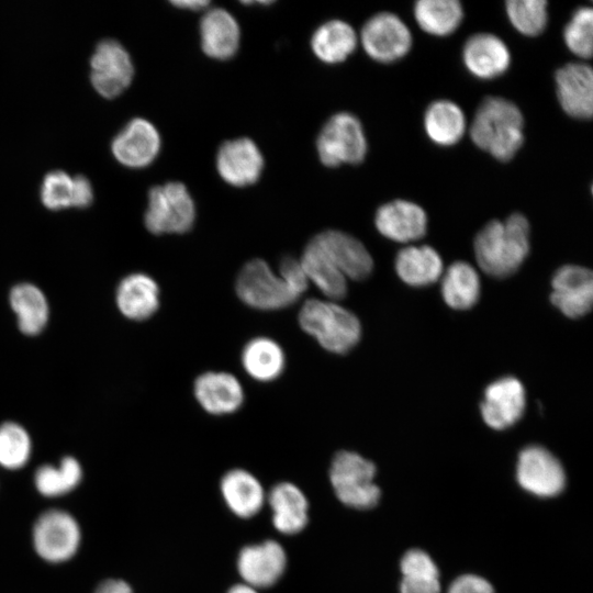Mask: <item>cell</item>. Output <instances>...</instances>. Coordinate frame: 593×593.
<instances>
[{"label": "cell", "mask_w": 593, "mask_h": 593, "mask_svg": "<svg viewBox=\"0 0 593 593\" xmlns=\"http://www.w3.org/2000/svg\"><path fill=\"white\" fill-rule=\"evenodd\" d=\"M474 256L481 269L495 278L513 275L529 253V224L519 213L489 222L474 238Z\"/></svg>", "instance_id": "cell-1"}, {"label": "cell", "mask_w": 593, "mask_h": 593, "mask_svg": "<svg viewBox=\"0 0 593 593\" xmlns=\"http://www.w3.org/2000/svg\"><path fill=\"white\" fill-rule=\"evenodd\" d=\"M523 128V114L516 104L501 97H489L479 105L470 134L479 148L506 161L521 148L524 142Z\"/></svg>", "instance_id": "cell-2"}, {"label": "cell", "mask_w": 593, "mask_h": 593, "mask_svg": "<svg viewBox=\"0 0 593 593\" xmlns=\"http://www.w3.org/2000/svg\"><path fill=\"white\" fill-rule=\"evenodd\" d=\"M301 328L327 351L346 354L359 342L361 325L349 310L331 300L310 299L299 312Z\"/></svg>", "instance_id": "cell-3"}, {"label": "cell", "mask_w": 593, "mask_h": 593, "mask_svg": "<svg viewBox=\"0 0 593 593\" xmlns=\"http://www.w3.org/2000/svg\"><path fill=\"white\" fill-rule=\"evenodd\" d=\"M194 221V201L183 183L170 181L150 188L144 215L150 233L182 234L191 230Z\"/></svg>", "instance_id": "cell-4"}, {"label": "cell", "mask_w": 593, "mask_h": 593, "mask_svg": "<svg viewBox=\"0 0 593 593\" xmlns=\"http://www.w3.org/2000/svg\"><path fill=\"white\" fill-rule=\"evenodd\" d=\"M376 466L354 451L342 450L332 461L329 478L338 500L355 508H371L380 499Z\"/></svg>", "instance_id": "cell-5"}, {"label": "cell", "mask_w": 593, "mask_h": 593, "mask_svg": "<svg viewBox=\"0 0 593 593\" xmlns=\"http://www.w3.org/2000/svg\"><path fill=\"white\" fill-rule=\"evenodd\" d=\"M316 150L320 160L327 167L362 161L367 139L360 121L348 112L332 115L318 133Z\"/></svg>", "instance_id": "cell-6"}, {"label": "cell", "mask_w": 593, "mask_h": 593, "mask_svg": "<svg viewBox=\"0 0 593 593\" xmlns=\"http://www.w3.org/2000/svg\"><path fill=\"white\" fill-rule=\"evenodd\" d=\"M235 289L246 305L265 311L287 307L299 299L280 275L259 258L244 265L237 276Z\"/></svg>", "instance_id": "cell-7"}, {"label": "cell", "mask_w": 593, "mask_h": 593, "mask_svg": "<svg viewBox=\"0 0 593 593\" xmlns=\"http://www.w3.org/2000/svg\"><path fill=\"white\" fill-rule=\"evenodd\" d=\"M81 541L76 518L66 511L48 510L40 515L33 527V546L45 561L58 563L72 558Z\"/></svg>", "instance_id": "cell-8"}, {"label": "cell", "mask_w": 593, "mask_h": 593, "mask_svg": "<svg viewBox=\"0 0 593 593\" xmlns=\"http://www.w3.org/2000/svg\"><path fill=\"white\" fill-rule=\"evenodd\" d=\"M134 65L127 49L116 40L98 43L90 58V82L105 99L122 94L134 78Z\"/></svg>", "instance_id": "cell-9"}, {"label": "cell", "mask_w": 593, "mask_h": 593, "mask_svg": "<svg viewBox=\"0 0 593 593\" xmlns=\"http://www.w3.org/2000/svg\"><path fill=\"white\" fill-rule=\"evenodd\" d=\"M360 42L365 52L380 63H392L406 55L412 35L406 24L395 14L381 12L362 26Z\"/></svg>", "instance_id": "cell-10"}, {"label": "cell", "mask_w": 593, "mask_h": 593, "mask_svg": "<svg viewBox=\"0 0 593 593\" xmlns=\"http://www.w3.org/2000/svg\"><path fill=\"white\" fill-rule=\"evenodd\" d=\"M516 479L524 490L539 497L555 496L566 485L560 461L546 448L535 445L519 452Z\"/></svg>", "instance_id": "cell-11"}, {"label": "cell", "mask_w": 593, "mask_h": 593, "mask_svg": "<svg viewBox=\"0 0 593 593\" xmlns=\"http://www.w3.org/2000/svg\"><path fill=\"white\" fill-rule=\"evenodd\" d=\"M161 138L155 125L146 119L134 118L113 137L111 152L124 167L139 169L149 166L158 156Z\"/></svg>", "instance_id": "cell-12"}, {"label": "cell", "mask_w": 593, "mask_h": 593, "mask_svg": "<svg viewBox=\"0 0 593 593\" xmlns=\"http://www.w3.org/2000/svg\"><path fill=\"white\" fill-rule=\"evenodd\" d=\"M480 405L481 415L488 426L502 430L521 419L526 406V394L522 382L515 377H503L489 384Z\"/></svg>", "instance_id": "cell-13"}, {"label": "cell", "mask_w": 593, "mask_h": 593, "mask_svg": "<svg viewBox=\"0 0 593 593\" xmlns=\"http://www.w3.org/2000/svg\"><path fill=\"white\" fill-rule=\"evenodd\" d=\"M220 177L233 187H247L260 178L264 157L255 142L239 137L224 142L216 154Z\"/></svg>", "instance_id": "cell-14"}, {"label": "cell", "mask_w": 593, "mask_h": 593, "mask_svg": "<svg viewBox=\"0 0 593 593\" xmlns=\"http://www.w3.org/2000/svg\"><path fill=\"white\" fill-rule=\"evenodd\" d=\"M550 300L562 314L571 318L584 316L592 307L593 275L585 267L566 265L551 280Z\"/></svg>", "instance_id": "cell-15"}, {"label": "cell", "mask_w": 593, "mask_h": 593, "mask_svg": "<svg viewBox=\"0 0 593 593\" xmlns=\"http://www.w3.org/2000/svg\"><path fill=\"white\" fill-rule=\"evenodd\" d=\"M312 239L346 279L363 280L372 272V257L356 237L342 231L327 230Z\"/></svg>", "instance_id": "cell-16"}, {"label": "cell", "mask_w": 593, "mask_h": 593, "mask_svg": "<svg viewBox=\"0 0 593 593\" xmlns=\"http://www.w3.org/2000/svg\"><path fill=\"white\" fill-rule=\"evenodd\" d=\"M287 566V556L280 544L266 540L244 547L237 559V569L245 584L255 589L275 584Z\"/></svg>", "instance_id": "cell-17"}, {"label": "cell", "mask_w": 593, "mask_h": 593, "mask_svg": "<svg viewBox=\"0 0 593 593\" xmlns=\"http://www.w3.org/2000/svg\"><path fill=\"white\" fill-rule=\"evenodd\" d=\"M557 96L563 111L575 119L593 113V72L583 63H570L556 72Z\"/></svg>", "instance_id": "cell-18"}, {"label": "cell", "mask_w": 593, "mask_h": 593, "mask_svg": "<svg viewBox=\"0 0 593 593\" xmlns=\"http://www.w3.org/2000/svg\"><path fill=\"white\" fill-rule=\"evenodd\" d=\"M374 223L384 237L399 243H410L425 235L427 215L414 202L394 200L378 209Z\"/></svg>", "instance_id": "cell-19"}, {"label": "cell", "mask_w": 593, "mask_h": 593, "mask_svg": "<svg viewBox=\"0 0 593 593\" xmlns=\"http://www.w3.org/2000/svg\"><path fill=\"white\" fill-rule=\"evenodd\" d=\"M193 393L202 409L213 415L234 413L244 402L240 382L228 372L200 374L194 381Z\"/></svg>", "instance_id": "cell-20"}, {"label": "cell", "mask_w": 593, "mask_h": 593, "mask_svg": "<svg viewBox=\"0 0 593 593\" xmlns=\"http://www.w3.org/2000/svg\"><path fill=\"white\" fill-rule=\"evenodd\" d=\"M200 42L203 53L214 59L232 58L240 43L236 19L223 8H211L200 21Z\"/></svg>", "instance_id": "cell-21"}, {"label": "cell", "mask_w": 593, "mask_h": 593, "mask_svg": "<svg viewBox=\"0 0 593 593\" xmlns=\"http://www.w3.org/2000/svg\"><path fill=\"white\" fill-rule=\"evenodd\" d=\"M462 59L474 77L493 79L506 71L511 55L506 44L500 37L490 33H479L466 42Z\"/></svg>", "instance_id": "cell-22"}, {"label": "cell", "mask_w": 593, "mask_h": 593, "mask_svg": "<svg viewBox=\"0 0 593 593\" xmlns=\"http://www.w3.org/2000/svg\"><path fill=\"white\" fill-rule=\"evenodd\" d=\"M115 302L120 312L128 320H147L158 310L159 287L146 273H131L120 281Z\"/></svg>", "instance_id": "cell-23"}, {"label": "cell", "mask_w": 593, "mask_h": 593, "mask_svg": "<svg viewBox=\"0 0 593 593\" xmlns=\"http://www.w3.org/2000/svg\"><path fill=\"white\" fill-rule=\"evenodd\" d=\"M268 502L277 530L292 535L305 527L309 505L298 486L289 482L276 484L268 495Z\"/></svg>", "instance_id": "cell-24"}, {"label": "cell", "mask_w": 593, "mask_h": 593, "mask_svg": "<svg viewBox=\"0 0 593 593\" xmlns=\"http://www.w3.org/2000/svg\"><path fill=\"white\" fill-rule=\"evenodd\" d=\"M299 261L307 281H312L328 300H342L347 294L346 277L313 239L305 246Z\"/></svg>", "instance_id": "cell-25"}, {"label": "cell", "mask_w": 593, "mask_h": 593, "mask_svg": "<svg viewBox=\"0 0 593 593\" xmlns=\"http://www.w3.org/2000/svg\"><path fill=\"white\" fill-rule=\"evenodd\" d=\"M9 302L16 315L19 329L29 336L40 334L47 325L49 306L44 292L33 283L15 284L9 294Z\"/></svg>", "instance_id": "cell-26"}, {"label": "cell", "mask_w": 593, "mask_h": 593, "mask_svg": "<svg viewBox=\"0 0 593 593\" xmlns=\"http://www.w3.org/2000/svg\"><path fill=\"white\" fill-rule=\"evenodd\" d=\"M395 271L406 284L425 287L439 279L443 273V260L428 245L407 246L395 257Z\"/></svg>", "instance_id": "cell-27"}, {"label": "cell", "mask_w": 593, "mask_h": 593, "mask_svg": "<svg viewBox=\"0 0 593 593\" xmlns=\"http://www.w3.org/2000/svg\"><path fill=\"white\" fill-rule=\"evenodd\" d=\"M221 491L230 510L243 518L257 514L265 502L260 482L242 469L232 470L223 477Z\"/></svg>", "instance_id": "cell-28"}, {"label": "cell", "mask_w": 593, "mask_h": 593, "mask_svg": "<svg viewBox=\"0 0 593 593\" xmlns=\"http://www.w3.org/2000/svg\"><path fill=\"white\" fill-rule=\"evenodd\" d=\"M357 34L347 22L329 20L320 25L311 38L314 55L325 64L344 61L357 46Z\"/></svg>", "instance_id": "cell-29"}, {"label": "cell", "mask_w": 593, "mask_h": 593, "mask_svg": "<svg viewBox=\"0 0 593 593\" xmlns=\"http://www.w3.org/2000/svg\"><path fill=\"white\" fill-rule=\"evenodd\" d=\"M242 365L253 379L268 382L283 372L286 356L283 349L273 339L256 337L244 346Z\"/></svg>", "instance_id": "cell-30"}, {"label": "cell", "mask_w": 593, "mask_h": 593, "mask_svg": "<svg viewBox=\"0 0 593 593\" xmlns=\"http://www.w3.org/2000/svg\"><path fill=\"white\" fill-rule=\"evenodd\" d=\"M424 126L435 144L451 146L463 136L466 118L462 110L452 101L437 100L427 108Z\"/></svg>", "instance_id": "cell-31"}, {"label": "cell", "mask_w": 593, "mask_h": 593, "mask_svg": "<svg viewBox=\"0 0 593 593\" xmlns=\"http://www.w3.org/2000/svg\"><path fill=\"white\" fill-rule=\"evenodd\" d=\"M441 294L455 310L472 307L480 296V278L475 269L466 261L451 264L441 280Z\"/></svg>", "instance_id": "cell-32"}, {"label": "cell", "mask_w": 593, "mask_h": 593, "mask_svg": "<svg viewBox=\"0 0 593 593\" xmlns=\"http://www.w3.org/2000/svg\"><path fill=\"white\" fill-rule=\"evenodd\" d=\"M414 16L425 32L446 36L459 26L463 11L457 0H419L415 3Z\"/></svg>", "instance_id": "cell-33"}, {"label": "cell", "mask_w": 593, "mask_h": 593, "mask_svg": "<svg viewBox=\"0 0 593 593\" xmlns=\"http://www.w3.org/2000/svg\"><path fill=\"white\" fill-rule=\"evenodd\" d=\"M82 479V469L74 457H64L58 466L43 465L34 474L37 491L47 497H56L72 491Z\"/></svg>", "instance_id": "cell-34"}, {"label": "cell", "mask_w": 593, "mask_h": 593, "mask_svg": "<svg viewBox=\"0 0 593 593\" xmlns=\"http://www.w3.org/2000/svg\"><path fill=\"white\" fill-rule=\"evenodd\" d=\"M32 454V440L26 429L15 422L0 425V466L16 470L23 468Z\"/></svg>", "instance_id": "cell-35"}, {"label": "cell", "mask_w": 593, "mask_h": 593, "mask_svg": "<svg viewBox=\"0 0 593 593\" xmlns=\"http://www.w3.org/2000/svg\"><path fill=\"white\" fill-rule=\"evenodd\" d=\"M506 13L512 25L522 34L536 36L547 25V1L545 0H510Z\"/></svg>", "instance_id": "cell-36"}, {"label": "cell", "mask_w": 593, "mask_h": 593, "mask_svg": "<svg viewBox=\"0 0 593 593\" xmlns=\"http://www.w3.org/2000/svg\"><path fill=\"white\" fill-rule=\"evenodd\" d=\"M593 10L581 7L574 11L563 30V38L568 48L581 58L592 55Z\"/></svg>", "instance_id": "cell-37"}, {"label": "cell", "mask_w": 593, "mask_h": 593, "mask_svg": "<svg viewBox=\"0 0 593 593\" xmlns=\"http://www.w3.org/2000/svg\"><path fill=\"white\" fill-rule=\"evenodd\" d=\"M74 177L64 170H52L45 175L40 188L42 204L51 211L71 208Z\"/></svg>", "instance_id": "cell-38"}, {"label": "cell", "mask_w": 593, "mask_h": 593, "mask_svg": "<svg viewBox=\"0 0 593 593\" xmlns=\"http://www.w3.org/2000/svg\"><path fill=\"white\" fill-rule=\"evenodd\" d=\"M400 568L402 578L439 579L435 562L421 549L406 551L401 559Z\"/></svg>", "instance_id": "cell-39"}, {"label": "cell", "mask_w": 593, "mask_h": 593, "mask_svg": "<svg viewBox=\"0 0 593 593\" xmlns=\"http://www.w3.org/2000/svg\"><path fill=\"white\" fill-rule=\"evenodd\" d=\"M278 273L298 298L306 291L309 281L298 259L284 257Z\"/></svg>", "instance_id": "cell-40"}, {"label": "cell", "mask_w": 593, "mask_h": 593, "mask_svg": "<svg viewBox=\"0 0 593 593\" xmlns=\"http://www.w3.org/2000/svg\"><path fill=\"white\" fill-rule=\"evenodd\" d=\"M448 593H494V591L488 580L475 574H463L450 584Z\"/></svg>", "instance_id": "cell-41"}, {"label": "cell", "mask_w": 593, "mask_h": 593, "mask_svg": "<svg viewBox=\"0 0 593 593\" xmlns=\"http://www.w3.org/2000/svg\"><path fill=\"white\" fill-rule=\"evenodd\" d=\"M93 202V188L90 180L83 175L74 177V191L71 206L86 209Z\"/></svg>", "instance_id": "cell-42"}, {"label": "cell", "mask_w": 593, "mask_h": 593, "mask_svg": "<svg viewBox=\"0 0 593 593\" xmlns=\"http://www.w3.org/2000/svg\"><path fill=\"white\" fill-rule=\"evenodd\" d=\"M401 593H439V579L402 578Z\"/></svg>", "instance_id": "cell-43"}, {"label": "cell", "mask_w": 593, "mask_h": 593, "mask_svg": "<svg viewBox=\"0 0 593 593\" xmlns=\"http://www.w3.org/2000/svg\"><path fill=\"white\" fill-rule=\"evenodd\" d=\"M94 593H133V591L125 581L109 579L100 583Z\"/></svg>", "instance_id": "cell-44"}, {"label": "cell", "mask_w": 593, "mask_h": 593, "mask_svg": "<svg viewBox=\"0 0 593 593\" xmlns=\"http://www.w3.org/2000/svg\"><path fill=\"white\" fill-rule=\"evenodd\" d=\"M172 5H175L176 8L178 9H182V10H190V11H199V10H202V9H205L208 8V5L210 4L209 1H202V0H189V1H172L170 2Z\"/></svg>", "instance_id": "cell-45"}, {"label": "cell", "mask_w": 593, "mask_h": 593, "mask_svg": "<svg viewBox=\"0 0 593 593\" xmlns=\"http://www.w3.org/2000/svg\"><path fill=\"white\" fill-rule=\"evenodd\" d=\"M227 593H258L257 590L247 584H236Z\"/></svg>", "instance_id": "cell-46"}]
</instances>
